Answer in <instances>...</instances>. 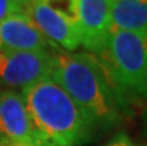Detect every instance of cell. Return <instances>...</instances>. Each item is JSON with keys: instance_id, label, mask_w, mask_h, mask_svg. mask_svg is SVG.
<instances>
[{"instance_id": "12", "label": "cell", "mask_w": 147, "mask_h": 146, "mask_svg": "<svg viewBox=\"0 0 147 146\" xmlns=\"http://www.w3.org/2000/svg\"><path fill=\"white\" fill-rule=\"evenodd\" d=\"M135 92H137V94H140V96H143V97H146V98H147V66H146L144 75H143V78H141V82H140V85H138V87H137Z\"/></svg>"}, {"instance_id": "16", "label": "cell", "mask_w": 147, "mask_h": 146, "mask_svg": "<svg viewBox=\"0 0 147 146\" xmlns=\"http://www.w3.org/2000/svg\"><path fill=\"white\" fill-rule=\"evenodd\" d=\"M128 146H135V145H132V143H129V145H128Z\"/></svg>"}, {"instance_id": "11", "label": "cell", "mask_w": 147, "mask_h": 146, "mask_svg": "<svg viewBox=\"0 0 147 146\" xmlns=\"http://www.w3.org/2000/svg\"><path fill=\"white\" fill-rule=\"evenodd\" d=\"M129 143H131V140L128 139V136L123 134V133H120V134L115 136L113 139H111L109 143H106L104 146H128Z\"/></svg>"}, {"instance_id": "4", "label": "cell", "mask_w": 147, "mask_h": 146, "mask_svg": "<svg viewBox=\"0 0 147 146\" xmlns=\"http://www.w3.org/2000/svg\"><path fill=\"white\" fill-rule=\"evenodd\" d=\"M55 51H0V90L22 91L51 78L54 72Z\"/></svg>"}, {"instance_id": "14", "label": "cell", "mask_w": 147, "mask_h": 146, "mask_svg": "<svg viewBox=\"0 0 147 146\" xmlns=\"http://www.w3.org/2000/svg\"><path fill=\"white\" fill-rule=\"evenodd\" d=\"M46 2H49V3H51V2H59V0H46Z\"/></svg>"}, {"instance_id": "2", "label": "cell", "mask_w": 147, "mask_h": 146, "mask_svg": "<svg viewBox=\"0 0 147 146\" xmlns=\"http://www.w3.org/2000/svg\"><path fill=\"white\" fill-rule=\"evenodd\" d=\"M36 146H83L95 127L52 78L21 91Z\"/></svg>"}, {"instance_id": "6", "label": "cell", "mask_w": 147, "mask_h": 146, "mask_svg": "<svg viewBox=\"0 0 147 146\" xmlns=\"http://www.w3.org/2000/svg\"><path fill=\"white\" fill-rule=\"evenodd\" d=\"M115 0H68L71 18L79 30L80 45L92 55H100L111 30Z\"/></svg>"}, {"instance_id": "3", "label": "cell", "mask_w": 147, "mask_h": 146, "mask_svg": "<svg viewBox=\"0 0 147 146\" xmlns=\"http://www.w3.org/2000/svg\"><path fill=\"white\" fill-rule=\"evenodd\" d=\"M98 60L120 94L135 92L147 66V33L111 29Z\"/></svg>"}, {"instance_id": "15", "label": "cell", "mask_w": 147, "mask_h": 146, "mask_svg": "<svg viewBox=\"0 0 147 146\" xmlns=\"http://www.w3.org/2000/svg\"><path fill=\"white\" fill-rule=\"evenodd\" d=\"M7 146H24V145H7Z\"/></svg>"}, {"instance_id": "1", "label": "cell", "mask_w": 147, "mask_h": 146, "mask_svg": "<svg viewBox=\"0 0 147 146\" xmlns=\"http://www.w3.org/2000/svg\"><path fill=\"white\" fill-rule=\"evenodd\" d=\"M73 98L95 128H111L122 118V94L100 60L89 52H54L51 76Z\"/></svg>"}, {"instance_id": "13", "label": "cell", "mask_w": 147, "mask_h": 146, "mask_svg": "<svg viewBox=\"0 0 147 146\" xmlns=\"http://www.w3.org/2000/svg\"><path fill=\"white\" fill-rule=\"evenodd\" d=\"M143 128H144V133L147 136V109L144 110V113H143Z\"/></svg>"}, {"instance_id": "8", "label": "cell", "mask_w": 147, "mask_h": 146, "mask_svg": "<svg viewBox=\"0 0 147 146\" xmlns=\"http://www.w3.org/2000/svg\"><path fill=\"white\" fill-rule=\"evenodd\" d=\"M55 49L27 15L15 12L0 22V51L51 52Z\"/></svg>"}, {"instance_id": "9", "label": "cell", "mask_w": 147, "mask_h": 146, "mask_svg": "<svg viewBox=\"0 0 147 146\" xmlns=\"http://www.w3.org/2000/svg\"><path fill=\"white\" fill-rule=\"evenodd\" d=\"M111 29L147 33V0H115Z\"/></svg>"}, {"instance_id": "5", "label": "cell", "mask_w": 147, "mask_h": 146, "mask_svg": "<svg viewBox=\"0 0 147 146\" xmlns=\"http://www.w3.org/2000/svg\"><path fill=\"white\" fill-rule=\"evenodd\" d=\"M20 12L27 15L37 30L57 49L76 52L80 36L73 18L46 0H20Z\"/></svg>"}, {"instance_id": "10", "label": "cell", "mask_w": 147, "mask_h": 146, "mask_svg": "<svg viewBox=\"0 0 147 146\" xmlns=\"http://www.w3.org/2000/svg\"><path fill=\"white\" fill-rule=\"evenodd\" d=\"M15 12H20V0H0V22Z\"/></svg>"}, {"instance_id": "7", "label": "cell", "mask_w": 147, "mask_h": 146, "mask_svg": "<svg viewBox=\"0 0 147 146\" xmlns=\"http://www.w3.org/2000/svg\"><path fill=\"white\" fill-rule=\"evenodd\" d=\"M36 146V137L21 92L0 90V146Z\"/></svg>"}]
</instances>
